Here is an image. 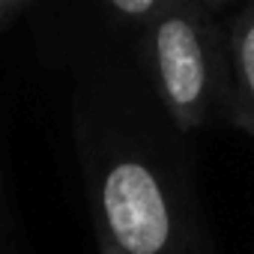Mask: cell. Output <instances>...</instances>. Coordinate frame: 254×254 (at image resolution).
I'll return each mask as SVG.
<instances>
[{
	"label": "cell",
	"mask_w": 254,
	"mask_h": 254,
	"mask_svg": "<svg viewBox=\"0 0 254 254\" xmlns=\"http://www.w3.org/2000/svg\"><path fill=\"white\" fill-rule=\"evenodd\" d=\"M78 150L96 230L126 254H191L194 215L180 174L150 144L78 108Z\"/></svg>",
	"instance_id": "1"
},
{
	"label": "cell",
	"mask_w": 254,
	"mask_h": 254,
	"mask_svg": "<svg viewBox=\"0 0 254 254\" xmlns=\"http://www.w3.org/2000/svg\"><path fill=\"white\" fill-rule=\"evenodd\" d=\"M144 66L180 132L233 126L254 132V111L236 81L230 39L200 0H165L144 24Z\"/></svg>",
	"instance_id": "2"
},
{
	"label": "cell",
	"mask_w": 254,
	"mask_h": 254,
	"mask_svg": "<svg viewBox=\"0 0 254 254\" xmlns=\"http://www.w3.org/2000/svg\"><path fill=\"white\" fill-rule=\"evenodd\" d=\"M227 39H230V57H233L236 81L242 87L248 108L254 111V0H248L242 6V12L233 18Z\"/></svg>",
	"instance_id": "3"
},
{
	"label": "cell",
	"mask_w": 254,
	"mask_h": 254,
	"mask_svg": "<svg viewBox=\"0 0 254 254\" xmlns=\"http://www.w3.org/2000/svg\"><path fill=\"white\" fill-rule=\"evenodd\" d=\"M162 3H165V0H108V6L123 21H132V24H141V27L159 12Z\"/></svg>",
	"instance_id": "4"
},
{
	"label": "cell",
	"mask_w": 254,
	"mask_h": 254,
	"mask_svg": "<svg viewBox=\"0 0 254 254\" xmlns=\"http://www.w3.org/2000/svg\"><path fill=\"white\" fill-rule=\"evenodd\" d=\"M33 0H0V27H3L9 18H15L21 9H27Z\"/></svg>",
	"instance_id": "5"
},
{
	"label": "cell",
	"mask_w": 254,
	"mask_h": 254,
	"mask_svg": "<svg viewBox=\"0 0 254 254\" xmlns=\"http://www.w3.org/2000/svg\"><path fill=\"white\" fill-rule=\"evenodd\" d=\"M96 233H99V254H126L108 233H102V230H96Z\"/></svg>",
	"instance_id": "6"
},
{
	"label": "cell",
	"mask_w": 254,
	"mask_h": 254,
	"mask_svg": "<svg viewBox=\"0 0 254 254\" xmlns=\"http://www.w3.org/2000/svg\"><path fill=\"white\" fill-rule=\"evenodd\" d=\"M200 3H206L212 12H218V9H224L227 3H233V0H200Z\"/></svg>",
	"instance_id": "7"
},
{
	"label": "cell",
	"mask_w": 254,
	"mask_h": 254,
	"mask_svg": "<svg viewBox=\"0 0 254 254\" xmlns=\"http://www.w3.org/2000/svg\"><path fill=\"white\" fill-rule=\"evenodd\" d=\"M251 138H254V132H251Z\"/></svg>",
	"instance_id": "8"
}]
</instances>
